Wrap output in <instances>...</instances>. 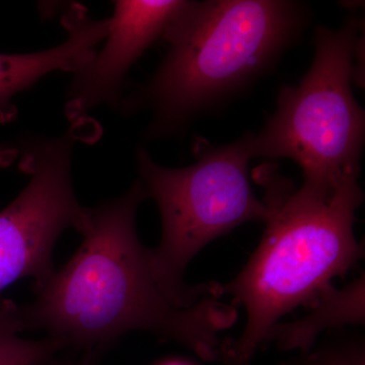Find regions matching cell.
Here are the masks:
<instances>
[{
  "label": "cell",
  "mask_w": 365,
  "mask_h": 365,
  "mask_svg": "<svg viewBox=\"0 0 365 365\" xmlns=\"http://www.w3.org/2000/svg\"><path fill=\"white\" fill-rule=\"evenodd\" d=\"M359 170L335 191L319 194L283 177L275 162L253 170L265 190L266 230L258 249L237 278L217 284L218 297L232 294L246 309L244 333L228 352L230 365H247L278 319L317 297L336 276L362 256L353 232L364 195Z\"/></svg>",
  "instance_id": "cell-3"
},
{
  "label": "cell",
  "mask_w": 365,
  "mask_h": 365,
  "mask_svg": "<svg viewBox=\"0 0 365 365\" xmlns=\"http://www.w3.org/2000/svg\"><path fill=\"white\" fill-rule=\"evenodd\" d=\"M71 134L31 137L21 148V169L31 179L0 211V292L28 276L36 283L54 271L52 253L66 228L83 232L90 209L83 207L71 181Z\"/></svg>",
  "instance_id": "cell-6"
},
{
  "label": "cell",
  "mask_w": 365,
  "mask_h": 365,
  "mask_svg": "<svg viewBox=\"0 0 365 365\" xmlns=\"http://www.w3.org/2000/svg\"><path fill=\"white\" fill-rule=\"evenodd\" d=\"M67 39L44 51L26 54L0 53V118L9 121L16 116L13 98L28 90L47 74L57 71L76 72L96 54V46L107 37L110 21L91 20L81 4L64 14Z\"/></svg>",
  "instance_id": "cell-8"
},
{
  "label": "cell",
  "mask_w": 365,
  "mask_h": 365,
  "mask_svg": "<svg viewBox=\"0 0 365 365\" xmlns=\"http://www.w3.org/2000/svg\"><path fill=\"white\" fill-rule=\"evenodd\" d=\"M158 365H190L187 362L182 361V360H167V361L160 362Z\"/></svg>",
  "instance_id": "cell-14"
},
{
  "label": "cell",
  "mask_w": 365,
  "mask_h": 365,
  "mask_svg": "<svg viewBox=\"0 0 365 365\" xmlns=\"http://www.w3.org/2000/svg\"><path fill=\"white\" fill-rule=\"evenodd\" d=\"M184 1L119 0L100 54L74 72L66 113L78 118L102 104L116 105L129 69L163 35Z\"/></svg>",
  "instance_id": "cell-7"
},
{
  "label": "cell",
  "mask_w": 365,
  "mask_h": 365,
  "mask_svg": "<svg viewBox=\"0 0 365 365\" xmlns=\"http://www.w3.org/2000/svg\"><path fill=\"white\" fill-rule=\"evenodd\" d=\"M311 314L290 324H276L267 338L287 349L307 350L317 335L326 329L364 322V279L354 281L342 290L329 285L317 297Z\"/></svg>",
  "instance_id": "cell-9"
},
{
  "label": "cell",
  "mask_w": 365,
  "mask_h": 365,
  "mask_svg": "<svg viewBox=\"0 0 365 365\" xmlns=\"http://www.w3.org/2000/svg\"><path fill=\"white\" fill-rule=\"evenodd\" d=\"M309 18L289 0L184 1L163 33L165 59L122 109L153 114L148 139L179 133L270 71Z\"/></svg>",
  "instance_id": "cell-2"
},
{
  "label": "cell",
  "mask_w": 365,
  "mask_h": 365,
  "mask_svg": "<svg viewBox=\"0 0 365 365\" xmlns=\"http://www.w3.org/2000/svg\"><path fill=\"white\" fill-rule=\"evenodd\" d=\"M146 197L137 181L124 195L90 209L76 253L35 283V302L21 307L26 330H43L88 355L130 331H153L215 359L218 334L237 319L234 307L215 299L216 284L190 287L163 273L153 250L137 237L136 211Z\"/></svg>",
  "instance_id": "cell-1"
},
{
  "label": "cell",
  "mask_w": 365,
  "mask_h": 365,
  "mask_svg": "<svg viewBox=\"0 0 365 365\" xmlns=\"http://www.w3.org/2000/svg\"><path fill=\"white\" fill-rule=\"evenodd\" d=\"M21 309L13 300H0V365H48L62 349L55 340H26Z\"/></svg>",
  "instance_id": "cell-10"
},
{
  "label": "cell",
  "mask_w": 365,
  "mask_h": 365,
  "mask_svg": "<svg viewBox=\"0 0 365 365\" xmlns=\"http://www.w3.org/2000/svg\"><path fill=\"white\" fill-rule=\"evenodd\" d=\"M19 157H20L19 148L0 145V169L9 167Z\"/></svg>",
  "instance_id": "cell-11"
},
{
  "label": "cell",
  "mask_w": 365,
  "mask_h": 365,
  "mask_svg": "<svg viewBox=\"0 0 365 365\" xmlns=\"http://www.w3.org/2000/svg\"><path fill=\"white\" fill-rule=\"evenodd\" d=\"M361 23L314 32L311 68L297 86H284L277 109L253 136V158H288L302 170V187L330 194L360 169L364 111L352 91L354 50Z\"/></svg>",
  "instance_id": "cell-4"
},
{
  "label": "cell",
  "mask_w": 365,
  "mask_h": 365,
  "mask_svg": "<svg viewBox=\"0 0 365 365\" xmlns=\"http://www.w3.org/2000/svg\"><path fill=\"white\" fill-rule=\"evenodd\" d=\"M48 365H98L96 360V355H88L85 359L79 360V361H66V362H54V360Z\"/></svg>",
  "instance_id": "cell-12"
},
{
  "label": "cell",
  "mask_w": 365,
  "mask_h": 365,
  "mask_svg": "<svg viewBox=\"0 0 365 365\" xmlns=\"http://www.w3.org/2000/svg\"><path fill=\"white\" fill-rule=\"evenodd\" d=\"M327 365H361V362H355L354 360L349 359H341L335 360V361L331 362L330 364H328Z\"/></svg>",
  "instance_id": "cell-13"
},
{
  "label": "cell",
  "mask_w": 365,
  "mask_h": 365,
  "mask_svg": "<svg viewBox=\"0 0 365 365\" xmlns=\"http://www.w3.org/2000/svg\"><path fill=\"white\" fill-rule=\"evenodd\" d=\"M254 134L222 146H197V162L181 169L158 165L144 148L137 168L148 197L157 201L163 239L153 250L163 273L175 282L205 245L242 223L263 220L267 207L254 195L249 163Z\"/></svg>",
  "instance_id": "cell-5"
}]
</instances>
